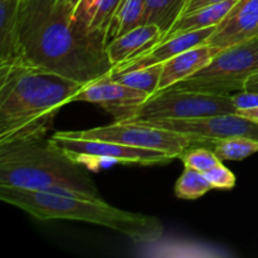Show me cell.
<instances>
[{
  "label": "cell",
  "mask_w": 258,
  "mask_h": 258,
  "mask_svg": "<svg viewBox=\"0 0 258 258\" xmlns=\"http://www.w3.org/2000/svg\"><path fill=\"white\" fill-rule=\"evenodd\" d=\"M22 44L28 63L83 85L113 68L105 35L81 29L54 0H28Z\"/></svg>",
  "instance_id": "6da1fadb"
},
{
  "label": "cell",
  "mask_w": 258,
  "mask_h": 258,
  "mask_svg": "<svg viewBox=\"0 0 258 258\" xmlns=\"http://www.w3.org/2000/svg\"><path fill=\"white\" fill-rule=\"evenodd\" d=\"M161 71H163V64H155L123 73L111 72L110 75L117 82L123 83V85L135 88V90L146 92L149 96H153L158 91Z\"/></svg>",
  "instance_id": "ffe728a7"
},
{
  "label": "cell",
  "mask_w": 258,
  "mask_h": 258,
  "mask_svg": "<svg viewBox=\"0 0 258 258\" xmlns=\"http://www.w3.org/2000/svg\"><path fill=\"white\" fill-rule=\"evenodd\" d=\"M188 2L189 0H146L143 24L156 25L165 35L183 15Z\"/></svg>",
  "instance_id": "ac0fdd59"
},
{
  "label": "cell",
  "mask_w": 258,
  "mask_h": 258,
  "mask_svg": "<svg viewBox=\"0 0 258 258\" xmlns=\"http://www.w3.org/2000/svg\"><path fill=\"white\" fill-rule=\"evenodd\" d=\"M213 151L222 161H241L258 153V140L248 136H233L212 143Z\"/></svg>",
  "instance_id": "d6986e66"
},
{
  "label": "cell",
  "mask_w": 258,
  "mask_h": 258,
  "mask_svg": "<svg viewBox=\"0 0 258 258\" xmlns=\"http://www.w3.org/2000/svg\"><path fill=\"white\" fill-rule=\"evenodd\" d=\"M146 0H122L106 32V45L111 40L143 25Z\"/></svg>",
  "instance_id": "e0dca14e"
},
{
  "label": "cell",
  "mask_w": 258,
  "mask_h": 258,
  "mask_svg": "<svg viewBox=\"0 0 258 258\" xmlns=\"http://www.w3.org/2000/svg\"><path fill=\"white\" fill-rule=\"evenodd\" d=\"M53 143L64 151L67 155L80 163L81 159L88 160H107L112 163L139 164V165H165L175 160L169 154L150 149L135 148L111 141L88 140L82 138H73L58 131L50 136Z\"/></svg>",
  "instance_id": "ba28073f"
},
{
  "label": "cell",
  "mask_w": 258,
  "mask_h": 258,
  "mask_svg": "<svg viewBox=\"0 0 258 258\" xmlns=\"http://www.w3.org/2000/svg\"><path fill=\"white\" fill-rule=\"evenodd\" d=\"M0 186L102 199L87 171L47 135L0 145Z\"/></svg>",
  "instance_id": "3957f363"
},
{
  "label": "cell",
  "mask_w": 258,
  "mask_h": 258,
  "mask_svg": "<svg viewBox=\"0 0 258 258\" xmlns=\"http://www.w3.org/2000/svg\"><path fill=\"white\" fill-rule=\"evenodd\" d=\"M54 3L57 5H59L64 12H67L70 14V17L72 15L73 10L76 9L77 4L80 3V0H54Z\"/></svg>",
  "instance_id": "4316f807"
},
{
  "label": "cell",
  "mask_w": 258,
  "mask_h": 258,
  "mask_svg": "<svg viewBox=\"0 0 258 258\" xmlns=\"http://www.w3.org/2000/svg\"><path fill=\"white\" fill-rule=\"evenodd\" d=\"M216 27L217 25L198 30H190V32L173 35V37L163 38L158 44L151 47L150 49L145 50L141 54L131 58L127 62H123L121 64L116 66L115 68H112L111 72L123 73L128 72V71L150 67V66L163 64L168 59L190 49V48L204 44L207 39L213 34Z\"/></svg>",
  "instance_id": "7c38bea8"
},
{
  "label": "cell",
  "mask_w": 258,
  "mask_h": 258,
  "mask_svg": "<svg viewBox=\"0 0 258 258\" xmlns=\"http://www.w3.org/2000/svg\"><path fill=\"white\" fill-rule=\"evenodd\" d=\"M0 199L38 221H78L113 229L138 243H153L164 234L156 217L121 211L103 199L0 186Z\"/></svg>",
  "instance_id": "277c9868"
},
{
  "label": "cell",
  "mask_w": 258,
  "mask_h": 258,
  "mask_svg": "<svg viewBox=\"0 0 258 258\" xmlns=\"http://www.w3.org/2000/svg\"><path fill=\"white\" fill-rule=\"evenodd\" d=\"M244 90L252 91V92H258V72L248 78Z\"/></svg>",
  "instance_id": "f1b7e54d"
},
{
  "label": "cell",
  "mask_w": 258,
  "mask_h": 258,
  "mask_svg": "<svg viewBox=\"0 0 258 258\" xmlns=\"http://www.w3.org/2000/svg\"><path fill=\"white\" fill-rule=\"evenodd\" d=\"M223 2H228V0H189L183 14L191 12V10L199 9V8L208 7V5H213V4H219V3H223Z\"/></svg>",
  "instance_id": "484cf974"
},
{
  "label": "cell",
  "mask_w": 258,
  "mask_h": 258,
  "mask_svg": "<svg viewBox=\"0 0 258 258\" xmlns=\"http://www.w3.org/2000/svg\"><path fill=\"white\" fill-rule=\"evenodd\" d=\"M121 2L122 0H102L100 9H98L97 14H96L95 19L92 22V25H91V30L96 33H101L106 37L108 25H110L116 10L120 7Z\"/></svg>",
  "instance_id": "603a6c76"
},
{
  "label": "cell",
  "mask_w": 258,
  "mask_h": 258,
  "mask_svg": "<svg viewBox=\"0 0 258 258\" xmlns=\"http://www.w3.org/2000/svg\"><path fill=\"white\" fill-rule=\"evenodd\" d=\"M149 97L150 96L146 92L117 82L108 73L83 86L82 90L75 96L73 102L100 105L116 122H122Z\"/></svg>",
  "instance_id": "30bf717a"
},
{
  "label": "cell",
  "mask_w": 258,
  "mask_h": 258,
  "mask_svg": "<svg viewBox=\"0 0 258 258\" xmlns=\"http://www.w3.org/2000/svg\"><path fill=\"white\" fill-rule=\"evenodd\" d=\"M180 160L183 161L185 168L194 169L203 174H206L207 171L213 169L218 164L223 163L213 150L206 148H189L188 150L181 154Z\"/></svg>",
  "instance_id": "7402d4cb"
},
{
  "label": "cell",
  "mask_w": 258,
  "mask_h": 258,
  "mask_svg": "<svg viewBox=\"0 0 258 258\" xmlns=\"http://www.w3.org/2000/svg\"><path fill=\"white\" fill-rule=\"evenodd\" d=\"M219 113H237L231 95L170 87L150 96L122 122L183 120Z\"/></svg>",
  "instance_id": "8992f818"
},
{
  "label": "cell",
  "mask_w": 258,
  "mask_h": 258,
  "mask_svg": "<svg viewBox=\"0 0 258 258\" xmlns=\"http://www.w3.org/2000/svg\"><path fill=\"white\" fill-rule=\"evenodd\" d=\"M139 122H146L156 127L196 136L211 145L214 140L233 138V136H248L258 140V123L238 113H219V115L201 116V117L183 118V120L139 121Z\"/></svg>",
  "instance_id": "9c48e42d"
},
{
  "label": "cell",
  "mask_w": 258,
  "mask_h": 258,
  "mask_svg": "<svg viewBox=\"0 0 258 258\" xmlns=\"http://www.w3.org/2000/svg\"><path fill=\"white\" fill-rule=\"evenodd\" d=\"M83 86L28 62L0 68V145L47 135Z\"/></svg>",
  "instance_id": "7a4b0ae2"
},
{
  "label": "cell",
  "mask_w": 258,
  "mask_h": 258,
  "mask_svg": "<svg viewBox=\"0 0 258 258\" xmlns=\"http://www.w3.org/2000/svg\"><path fill=\"white\" fill-rule=\"evenodd\" d=\"M237 113L258 123V107L247 108V110H238L237 111Z\"/></svg>",
  "instance_id": "83f0119b"
},
{
  "label": "cell",
  "mask_w": 258,
  "mask_h": 258,
  "mask_svg": "<svg viewBox=\"0 0 258 258\" xmlns=\"http://www.w3.org/2000/svg\"><path fill=\"white\" fill-rule=\"evenodd\" d=\"M204 175L207 176L213 189L231 190L236 186V175L227 166H224L223 163L216 165Z\"/></svg>",
  "instance_id": "cb8c5ba5"
},
{
  "label": "cell",
  "mask_w": 258,
  "mask_h": 258,
  "mask_svg": "<svg viewBox=\"0 0 258 258\" xmlns=\"http://www.w3.org/2000/svg\"><path fill=\"white\" fill-rule=\"evenodd\" d=\"M257 72L258 35L222 49L206 67L173 87L231 95L243 91L248 78Z\"/></svg>",
  "instance_id": "5b68a950"
},
{
  "label": "cell",
  "mask_w": 258,
  "mask_h": 258,
  "mask_svg": "<svg viewBox=\"0 0 258 258\" xmlns=\"http://www.w3.org/2000/svg\"><path fill=\"white\" fill-rule=\"evenodd\" d=\"M28 0H0V68L27 62L22 25Z\"/></svg>",
  "instance_id": "4fadbf2b"
},
{
  "label": "cell",
  "mask_w": 258,
  "mask_h": 258,
  "mask_svg": "<svg viewBox=\"0 0 258 258\" xmlns=\"http://www.w3.org/2000/svg\"><path fill=\"white\" fill-rule=\"evenodd\" d=\"M163 35V32L156 25L143 24L111 40L106 45V52L111 64L115 68L116 66L127 62L131 58L150 49L160 42Z\"/></svg>",
  "instance_id": "9a60e30c"
},
{
  "label": "cell",
  "mask_w": 258,
  "mask_h": 258,
  "mask_svg": "<svg viewBox=\"0 0 258 258\" xmlns=\"http://www.w3.org/2000/svg\"><path fill=\"white\" fill-rule=\"evenodd\" d=\"M212 188L207 176L201 171L185 168L175 183L174 193L178 198L185 201H196L206 196Z\"/></svg>",
  "instance_id": "44dd1931"
},
{
  "label": "cell",
  "mask_w": 258,
  "mask_h": 258,
  "mask_svg": "<svg viewBox=\"0 0 258 258\" xmlns=\"http://www.w3.org/2000/svg\"><path fill=\"white\" fill-rule=\"evenodd\" d=\"M237 2L238 0H228V2L208 5V7L199 8V9L185 13L176 20L175 24L170 28V30L163 38L218 25Z\"/></svg>",
  "instance_id": "2e32d148"
},
{
  "label": "cell",
  "mask_w": 258,
  "mask_h": 258,
  "mask_svg": "<svg viewBox=\"0 0 258 258\" xmlns=\"http://www.w3.org/2000/svg\"><path fill=\"white\" fill-rule=\"evenodd\" d=\"M217 53L218 50L216 48L208 44H201L164 62L158 91L173 87L180 81L193 76L206 67Z\"/></svg>",
  "instance_id": "5bb4252c"
},
{
  "label": "cell",
  "mask_w": 258,
  "mask_h": 258,
  "mask_svg": "<svg viewBox=\"0 0 258 258\" xmlns=\"http://www.w3.org/2000/svg\"><path fill=\"white\" fill-rule=\"evenodd\" d=\"M231 97L237 111L258 107V92L243 90L231 93Z\"/></svg>",
  "instance_id": "d4e9b609"
},
{
  "label": "cell",
  "mask_w": 258,
  "mask_h": 258,
  "mask_svg": "<svg viewBox=\"0 0 258 258\" xmlns=\"http://www.w3.org/2000/svg\"><path fill=\"white\" fill-rule=\"evenodd\" d=\"M258 35V0H238L204 44L221 52Z\"/></svg>",
  "instance_id": "8fae6325"
},
{
  "label": "cell",
  "mask_w": 258,
  "mask_h": 258,
  "mask_svg": "<svg viewBox=\"0 0 258 258\" xmlns=\"http://www.w3.org/2000/svg\"><path fill=\"white\" fill-rule=\"evenodd\" d=\"M63 133L73 138L111 141V143L123 144L135 148L163 151L175 159H180L181 154L189 148L206 144V141L196 136L156 127L146 122H116L115 121L110 125L98 126L88 130L63 131Z\"/></svg>",
  "instance_id": "52a82bcc"
}]
</instances>
